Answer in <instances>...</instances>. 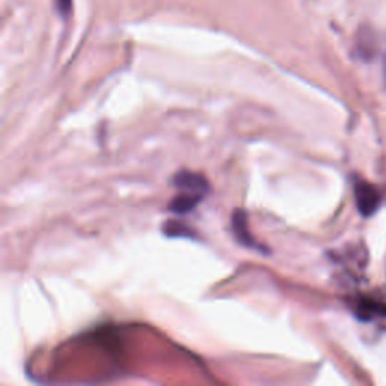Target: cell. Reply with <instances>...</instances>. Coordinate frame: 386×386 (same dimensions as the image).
<instances>
[{
	"mask_svg": "<svg viewBox=\"0 0 386 386\" xmlns=\"http://www.w3.org/2000/svg\"><path fill=\"white\" fill-rule=\"evenodd\" d=\"M56 6L58 11L64 17H66L71 12V6H73V0H56Z\"/></svg>",
	"mask_w": 386,
	"mask_h": 386,
	"instance_id": "cell-5",
	"label": "cell"
},
{
	"mask_svg": "<svg viewBox=\"0 0 386 386\" xmlns=\"http://www.w3.org/2000/svg\"><path fill=\"white\" fill-rule=\"evenodd\" d=\"M353 191H355V201H356V207L359 213L365 218L375 215L382 203V196L376 186H372L368 181L359 180L355 183Z\"/></svg>",
	"mask_w": 386,
	"mask_h": 386,
	"instance_id": "cell-1",
	"label": "cell"
},
{
	"mask_svg": "<svg viewBox=\"0 0 386 386\" xmlns=\"http://www.w3.org/2000/svg\"><path fill=\"white\" fill-rule=\"evenodd\" d=\"M231 231L235 237V240L250 249H257L261 252H265V249L263 245H260L257 242V238L250 234L249 226H248V215L245 210H235L234 215L231 218Z\"/></svg>",
	"mask_w": 386,
	"mask_h": 386,
	"instance_id": "cell-2",
	"label": "cell"
},
{
	"mask_svg": "<svg viewBox=\"0 0 386 386\" xmlns=\"http://www.w3.org/2000/svg\"><path fill=\"white\" fill-rule=\"evenodd\" d=\"M176 188L183 192H191L199 196H204L208 193V181L204 176L196 174V172L191 171H180L177 172V176L172 180Z\"/></svg>",
	"mask_w": 386,
	"mask_h": 386,
	"instance_id": "cell-3",
	"label": "cell"
},
{
	"mask_svg": "<svg viewBox=\"0 0 386 386\" xmlns=\"http://www.w3.org/2000/svg\"><path fill=\"white\" fill-rule=\"evenodd\" d=\"M204 199V196H199L191 192H183L178 191V193L171 199V203L168 205V208L176 213V215H188L193 208L198 207V204L201 203Z\"/></svg>",
	"mask_w": 386,
	"mask_h": 386,
	"instance_id": "cell-4",
	"label": "cell"
}]
</instances>
